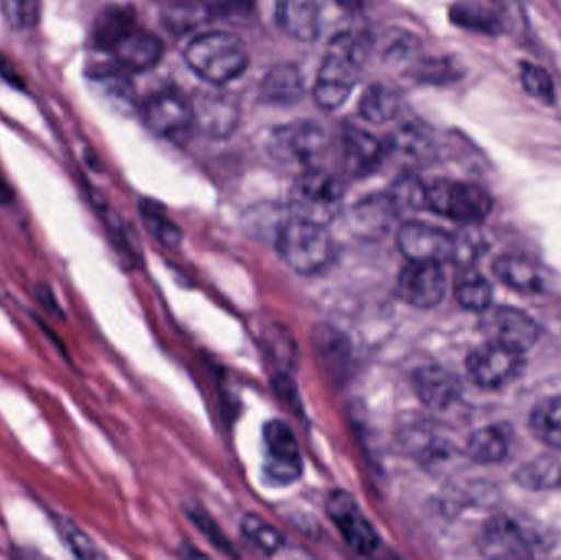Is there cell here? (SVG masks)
Listing matches in <instances>:
<instances>
[{
  "label": "cell",
  "instance_id": "1",
  "mask_svg": "<svg viewBox=\"0 0 561 560\" xmlns=\"http://www.w3.org/2000/svg\"><path fill=\"white\" fill-rule=\"evenodd\" d=\"M371 36L359 28L342 30L330 39L312 88L313 101L320 108L332 112L345 104L371 53Z\"/></svg>",
  "mask_w": 561,
  "mask_h": 560
},
{
  "label": "cell",
  "instance_id": "2",
  "mask_svg": "<svg viewBox=\"0 0 561 560\" xmlns=\"http://www.w3.org/2000/svg\"><path fill=\"white\" fill-rule=\"evenodd\" d=\"M184 59L203 81L224 85L245 72L250 55L245 42L236 33L209 32L190 43Z\"/></svg>",
  "mask_w": 561,
  "mask_h": 560
},
{
  "label": "cell",
  "instance_id": "3",
  "mask_svg": "<svg viewBox=\"0 0 561 560\" xmlns=\"http://www.w3.org/2000/svg\"><path fill=\"white\" fill-rule=\"evenodd\" d=\"M345 197L342 180L322 168L304 170L290 187L293 216L327 227L339 217Z\"/></svg>",
  "mask_w": 561,
  "mask_h": 560
},
{
  "label": "cell",
  "instance_id": "4",
  "mask_svg": "<svg viewBox=\"0 0 561 560\" xmlns=\"http://www.w3.org/2000/svg\"><path fill=\"white\" fill-rule=\"evenodd\" d=\"M276 247L284 263L300 275H319L332 265L333 242L319 224L293 217L280 227Z\"/></svg>",
  "mask_w": 561,
  "mask_h": 560
},
{
  "label": "cell",
  "instance_id": "5",
  "mask_svg": "<svg viewBox=\"0 0 561 560\" xmlns=\"http://www.w3.org/2000/svg\"><path fill=\"white\" fill-rule=\"evenodd\" d=\"M266 150L279 163L302 170L320 167L329 151V135L316 122L296 121L278 125L266 138Z\"/></svg>",
  "mask_w": 561,
  "mask_h": 560
},
{
  "label": "cell",
  "instance_id": "6",
  "mask_svg": "<svg viewBox=\"0 0 561 560\" xmlns=\"http://www.w3.org/2000/svg\"><path fill=\"white\" fill-rule=\"evenodd\" d=\"M427 209L461 224H478L493 209L483 187L463 181L438 180L427 186Z\"/></svg>",
  "mask_w": 561,
  "mask_h": 560
},
{
  "label": "cell",
  "instance_id": "7",
  "mask_svg": "<svg viewBox=\"0 0 561 560\" xmlns=\"http://www.w3.org/2000/svg\"><path fill=\"white\" fill-rule=\"evenodd\" d=\"M526 367L524 352L488 341L468 357L467 368L478 387L501 390L516 381Z\"/></svg>",
  "mask_w": 561,
  "mask_h": 560
},
{
  "label": "cell",
  "instance_id": "8",
  "mask_svg": "<svg viewBox=\"0 0 561 560\" xmlns=\"http://www.w3.org/2000/svg\"><path fill=\"white\" fill-rule=\"evenodd\" d=\"M145 124L153 134L183 144L194 127L193 107L181 92L174 89L154 92L144 104Z\"/></svg>",
  "mask_w": 561,
  "mask_h": 560
},
{
  "label": "cell",
  "instance_id": "9",
  "mask_svg": "<svg viewBox=\"0 0 561 560\" xmlns=\"http://www.w3.org/2000/svg\"><path fill=\"white\" fill-rule=\"evenodd\" d=\"M191 107L194 127L214 140L232 137L242 121L239 98L220 89L196 92L191 99Z\"/></svg>",
  "mask_w": 561,
  "mask_h": 560
},
{
  "label": "cell",
  "instance_id": "10",
  "mask_svg": "<svg viewBox=\"0 0 561 560\" xmlns=\"http://www.w3.org/2000/svg\"><path fill=\"white\" fill-rule=\"evenodd\" d=\"M325 510L352 551L359 556H371L378 549V533L348 492L335 490L330 493Z\"/></svg>",
  "mask_w": 561,
  "mask_h": 560
},
{
  "label": "cell",
  "instance_id": "11",
  "mask_svg": "<svg viewBox=\"0 0 561 560\" xmlns=\"http://www.w3.org/2000/svg\"><path fill=\"white\" fill-rule=\"evenodd\" d=\"M398 247L409 262L445 263L455 259L457 239L447 230L431 224H402L398 232Z\"/></svg>",
  "mask_w": 561,
  "mask_h": 560
},
{
  "label": "cell",
  "instance_id": "12",
  "mask_svg": "<svg viewBox=\"0 0 561 560\" xmlns=\"http://www.w3.org/2000/svg\"><path fill=\"white\" fill-rule=\"evenodd\" d=\"M265 470L278 483H293L302 476V456L293 430L284 421L273 420L263 430Z\"/></svg>",
  "mask_w": 561,
  "mask_h": 560
},
{
  "label": "cell",
  "instance_id": "13",
  "mask_svg": "<svg viewBox=\"0 0 561 560\" xmlns=\"http://www.w3.org/2000/svg\"><path fill=\"white\" fill-rule=\"evenodd\" d=\"M481 328L491 342L527 352L539 339L536 321L526 312L510 306H490L483 311Z\"/></svg>",
  "mask_w": 561,
  "mask_h": 560
},
{
  "label": "cell",
  "instance_id": "14",
  "mask_svg": "<svg viewBox=\"0 0 561 560\" xmlns=\"http://www.w3.org/2000/svg\"><path fill=\"white\" fill-rule=\"evenodd\" d=\"M445 289L447 278L440 263L409 262L398 278L399 298L419 309L440 305Z\"/></svg>",
  "mask_w": 561,
  "mask_h": 560
},
{
  "label": "cell",
  "instance_id": "15",
  "mask_svg": "<svg viewBox=\"0 0 561 560\" xmlns=\"http://www.w3.org/2000/svg\"><path fill=\"white\" fill-rule=\"evenodd\" d=\"M480 548L490 559H529L534 542L523 525L511 516L491 518L481 532Z\"/></svg>",
  "mask_w": 561,
  "mask_h": 560
},
{
  "label": "cell",
  "instance_id": "16",
  "mask_svg": "<svg viewBox=\"0 0 561 560\" xmlns=\"http://www.w3.org/2000/svg\"><path fill=\"white\" fill-rule=\"evenodd\" d=\"M276 25L296 42L312 43L319 38L320 7L317 0H276Z\"/></svg>",
  "mask_w": 561,
  "mask_h": 560
},
{
  "label": "cell",
  "instance_id": "17",
  "mask_svg": "<svg viewBox=\"0 0 561 560\" xmlns=\"http://www.w3.org/2000/svg\"><path fill=\"white\" fill-rule=\"evenodd\" d=\"M385 147L378 138L353 125L343 130V161L350 176H368L379 167Z\"/></svg>",
  "mask_w": 561,
  "mask_h": 560
},
{
  "label": "cell",
  "instance_id": "18",
  "mask_svg": "<svg viewBox=\"0 0 561 560\" xmlns=\"http://www.w3.org/2000/svg\"><path fill=\"white\" fill-rule=\"evenodd\" d=\"M112 53L121 68L127 71L145 72L160 62L163 56V43L154 33L135 26Z\"/></svg>",
  "mask_w": 561,
  "mask_h": 560
},
{
  "label": "cell",
  "instance_id": "19",
  "mask_svg": "<svg viewBox=\"0 0 561 560\" xmlns=\"http://www.w3.org/2000/svg\"><path fill=\"white\" fill-rule=\"evenodd\" d=\"M388 148L392 155L399 157V160L422 163L434 155V132L419 118L402 122L392 132Z\"/></svg>",
  "mask_w": 561,
  "mask_h": 560
},
{
  "label": "cell",
  "instance_id": "20",
  "mask_svg": "<svg viewBox=\"0 0 561 560\" xmlns=\"http://www.w3.org/2000/svg\"><path fill=\"white\" fill-rule=\"evenodd\" d=\"M135 26L137 15L130 5L105 7L92 26V43L101 52L112 53Z\"/></svg>",
  "mask_w": 561,
  "mask_h": 560
},
{
  "label": "cell",
  "instance_id": "21",
  "mask_svg": "<svg viewBox=\"0 0 561 560\" xmlns=\"http://www.w3.org/2000/svg\"><path fill=\"white\" fill-rule=\"evenodd\" d=\"M306 94L302 75L294 65H278L270 69L260 84V98L273 105L297 104Z\"/></svg>",
  "mask_w": 561,
  "mask_h": 560
},
{
  "label": "cell",
  "instance_id": "22",
  "mask_svg": "<svg viewBox=\"0 0 561 560\" xmlns=\"http://www.w3.org/2000/svg\"><path fill=\"white\" fill-rule=\"evenodd\" d=\"M494 275L519 293L533 295L542 288V272L539 265L523 253H506L500 256L493 265Z\"/></svg>",
  "mask_w": 561,
  "mask_h": 560
},
{
  "label": "cell",
  "instance_id": "23",
  "mask_svg": "<svg viewBox=\"0 0 561 560\" xmlns=\"http://www.w3.org/2000/svg\"><path fill=\"white\" fill-rule=\"evenodd\" d=\"M414 387L419 398L435 410L450 407L460 395V384L455 375L440 367H425L419 370L414 377Z\"/></svg>",
  "mask_w": 561,
  "mask_h": 560
},
{
  "label": "cell",
  "instance_id": "24",
  "mask_svg": "<svg viewBox=\"0 0 561 560\" xmlns=\"http://www.w3.org/2000/svg\"><path fill=\"white\" fill-rule=\"evenodd\" d=\"M513 433L504 424L481 427L471 434L467 444V454L473 462L491 466L506 459L511 450Z\"/></svg>",
  "mask_w": 561,
  "mask_h": 560
},
{
  "label": "cell",
  "instance_id": "25",
  "mask_svg": "<svg viewBox=\"0 0 561 560\" xmlns=\"http://www.w3.org/2000/svg\"><path fill=\"white\" fill-rule=\"evenodd\" d=\"M517 485L530 492H552L561 489V460L542 456L519 467L514 476Z\"/></svg>",
  "mask_w": 561,
  "mask_h": 560
},
{
  "label": "cell",
  "instance_id": "26",
  "mask_svg": "<svg viewBox=\"0 0 561 560\" xmlns=\"http://www.w3.org/2000/svg\"><path fill=\"white\" fill-rule=\"evenodd\" d=\"M401 111L398 92L385 84H371L363 91L358 112L366 122L381 125L394 121Z\"/></svg>",
  "mask_w": 561,
  "mask_h": 560
},
{
  "label": "cell",
  "instance_id": "27",
  "mask_svg": "<svg viewBox=\"0 0 561 560\" xmlns=\"http://www.w3.org/2000/svg\"><path fill=\"white\" fill-rule=\"evenodd\" d=\"M213 16V9L206 0H178L164 10L163 22L170 32L184 35L206 25Z\"/></svg>",
  "mask_w": 561,
  "mask_h": 560
},
{
  "label": "cell",
  "instance_id": "28",
  "mask_svg": "<svg viewBox=\"0 0 561 560\" xmlns=\"http://www.w3.org/2000/svg\"><path fill=\"white\" fill-rule=\"evenodd\" d=\"M530 430L540 443L561 450V397L546 398L534 407Z\"/></svg>",
  "mask_w": 561,
  "mask_h": 560
},
{
  "label": "cell",
  "instance_id": "29",
  "mask_svg": "<svg viewBox=\"0 0 561 560\" xmlns=\"http://www.w3.org/2000/svg\"><path fill=\"white\" fill-rule=\"evenodd\" d=\"M450 20L460 28L483 35H496L501 30L500 15L490 7L474 0L455 3L450 9Z\"/></svg>",
  "mask_w": 561,
  "mask_h": 560
},
{
  "label": "cell",
  "instance_id": "30",
  "mask_svg": "<svg viewBox=\"0 0 561 560\" xmlns=\"http://www.w3.org/2000/svg\"><path fill=\"white\" fill-rule=\"evenodd\" d=\"M121 66L117 68H99L91 72V81L98 85V91L111 102L114 107L130 108L135 102L134 85L130 79L122 72Z\"/></svg>",
  "mask_w": 561,
  "mask_h": 560
},
{
  "label": "cell",
  "instance_id": "31",
  "mask_svg": "<svg viewBox=\"0 0 561 560\" xmlns=\"http://www.w3.org/2000/svg\"><path fill=\"white\" fill-rule=\"evenodd\" d=\"M455 296L461 308L483 312L493 302V288L490 282L478 273L465 272L455 283Z\"/></svg>",
  "mask_w": 561,
  "mask_h": 560
},
{
  "label": "cell",
  "instance_id": "32",
  "mask_svg": "<svg viewBox=\"0 0 561 560\" xmlns=\"http://www.w3.org/2000/svg\"><path fill=\"white\" fill-rule=\"evenodd\" d=\"M242 532L245 538L255 546L259 551L263 555L273 556L283 548L284 538L283 535L270 525L268 522L259 515H247L242 519Z\"/></svg>",
  "mask_w": 561,
  "mask_h": 560
},
{
  "label": "cell",
  "instance_id": "33",
  "mask_svg": "<svg viewBox=\"0 0 561 560\" xmlns=\"http://www.w3.org/2000/svg\"><path fill=\"white\" fill-rule=\"evenodd\" d=\"M56 532H58L59 538L65 542L68 551L71 552L75 558L79 559H104V552L99 549V546L82 532L79 526H76L71 519L68 518H56L55 522Z\"/></svg>",
  "mask_w": 561,
  "mask_h": 560
},
{
  "label": "cell",
  "instance_id": "34",
  "mask_svg": "<svg viewBox=\"0 0 561 560\" xmlns=\"http://www.w3.org/2000/svg\"><path fill=\"white\" fill-rule=\"evenodd\" d=\"M396 210L398 209H424L427 207V184L414 176H405L394 184L391 196Z\"/></svg>",
  "mask_w": 561,
  "mask_h": 560
},
{
  "label": "cell",
  "instance_id": "35",
  "mask_svg": "<svg viewBox=\"0 0 561 560\" xmlns=\"http://www.w3.org/2000/svg\"><path fill=\"white\" fill-rule=\"evenodd\" d=\"M386 59L399 68H405L411 71L419 62L421 55V42L411 33L399 32L389 43L386 49Z\"/></svg>",
  "mask_w": 561,
  "mask_h": 560
},
{
  "label": "cell",
  "instance_id": "36",
  "mask_svg": "<svg viewBox=\"0 0 561 560\" xmlns=\"http://www.w3.org/2000/svg\"><path fill=\"white\" fill-rule=\"evenodd\" d=\"M520 81H523L527 94L539 99V101L549 104V102H552L553 98H556L552 78H550L549 72L540 68V66L533 65V62H523V65H520Z\"/></svg>",
  "mask_w": 561,
  "mask_h": 560
},
{
  "label": "cell",
  "instance_id": "37",
  "mask_svg": "<svg viewBox=\"0 0 561 560\" xmlns=\"http://www.w3.org/2000/svg\"><path fill=\"white\" fill-rule=\"evenodd\" d=\"M141 216L145 224L161 243L168 247L178 245L181 242V230L174 226L161 210L154 209L150 203L141 204Z\"/></svg>",
  "mask_w": 561,
  "mask_h": 560
},
{
  "label": "cell",
  "instance_id": "38",
  "mask_svg": "<svg viewBox=\"0 0 561 560\" xmlns=\"http://www.w3.org/2000/svg\"><path fill=\"white\" fill-rule=\"evenodd\" d=\"M265 339L266 352H268L270 358L278 367L280 374H286L293 368L294 357H296L293 339L289 334H286L283 328L270 331Z\"/></svg>",
  "mask_w": 561,
  "mask_h": 560
},
{
  "label": "cell",
  "instance_id": "39",
  "mask_svg": "<svg viewBox=\"0 0 561 560\" xmlns=\"http://www.w3.org/2000/svg\"><path fill=\"white\" fill-rule=\"evenodd\" d=\"M3 20L12 30H22L26 22V0H0Z\"/></svg>",
  "mask_w": 561,
  "mask_h": 560
},
{
  "label": "cell",
  "instance_id": "40",
  "mask_svg": "<svg viewBox=\"0 0 561 560\" xmlns=\"http://www.w3.org/2000/svg\"><path fill=\"white\" fill-rule=\"evenodd\" d=\"M36 299H38L39 305H42L46 311L62 318V312L61 308H59L58 299H56L55 293H53V289L49 288L48 283H38V285H36Z\"/></svg>",
  "mask_w": 561,
  "mask_h": 560
},
{
  "label": "cell",
  "instance_id": "41",
  "mask_svg": "<svg viewBox=\"0 0 561 560\" xmlns=\"http://www.w3.org/2000/svg\"><path fill=\"white\" fill-rule=\"evenodd\" d=\"M0 78L3 81L9 82L10 85L16 89H23V81L19 75H16L15 69H13L12 62L5 58V56L0 53Z\"/></svg>",
  "mask_w": 561,
  "mask_h": 560
},
{
  "label": "cell",
  "instance_id": "42",
  "mask_svg": "<svg viewBox=\"0 0 561 560\" xmlns=\"http://www.w3.org/2000/svg\"><path fill=\"white\" fill-rule=\"evenodd\" d=\"M10 201H12V191H10L9 184H7L2 173H0V206L9 204Z\"/></svg>",
  "mask_w": 561,
  "mask_h": 560
},
{
  "label": "cell",
  "instance_id": "43",
  "mask_svg": "<svg viewBox=\"0 0 561 560\" xmlns=\"http://www.w3.org/2000/svg\"><path fill=\"white\" fill-rule=\"evenodd\" d=\"M336 2L342 3L345 7H356L363 2V0H336Z\"/></svg>",
  "mask_w": 561,
  "mask_h": 560
}]
</instances>
